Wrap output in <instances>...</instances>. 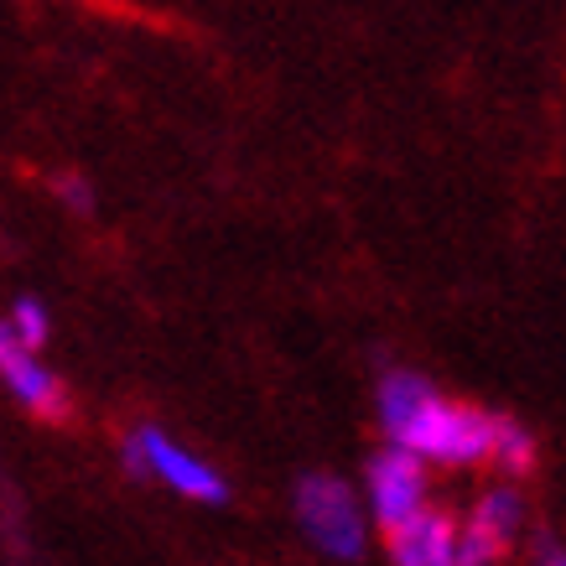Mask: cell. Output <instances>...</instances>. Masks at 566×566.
<instances>
[{
    "mask_svg": "<svg viewBox=\"0 0 566 566\" xmlns=\"http://www.w3.org/2000/svg\"><path fill=\"white\" fill-rule=\"evenodd\" d=\"M390 442L411 447L431 463H483L489 447H494V416L479 411V406H458V400H437L427 395L421 406L411 411V421L395 431Z\"/></svg>",
    "mask_w": 566,
    "mask_h": 566,
    "instance_id": "6da1fadb",
    "label": "cell"
},
{
    "mask_svg": "<svg viewBox=\"0 0 566 566\" xmlns=\"http://www.w3.org/2000/svg\"><path fill=\"white\" fill-rule=\"evenodd\" d=\"M296 515H302V531H307L327 556L354 562L364 551V520H359L354 494H348V483L327 479V473H307V479L296 483Z\"/></svg>",
    "mask_w": 566,
    "mask_h": 566,
    "instance_id": "7a4b0ae2",
    "label": "cell"
},
{
    "mask_svg": "<svg viewBox=\"0 0 566 566\" xmlns=\"http://www.w3.org/2000/svg\"><path fill=\"white\" fill-rule=\"evenodd\" d=\"M125 463H130V473H156V479L172 483L177 494L203 499V504H223V499H229V483H223L213 468L188 458L182 447H172L151 427H140L125 437Z\"/></svg>",
    "mask_w": 566,
    "mask_h": 566,
    "instance_id": "3957f363",
    "label": "cell"
},
{
    "mask_svg": "<svg viewBox=\"0 0 566 566\" xmlns=\"http://www.w3.org/2000/svg\"><path fill=\"white\" fill-rule=\"evenodd\" d=\"M421 452L395 442L390 452H379L369 463V499H375V515L385 531H395L400 520H411L427 499V473H421Z\"/></svg>",
    "mask_w": 566,
    "mask_h": 566,
    "instance_id": "277c9868",
    "label": "cell"
},
{
    "mask_svg": "<svg viewBox=\"0 0 566 566\" xmlns=\"http://www.w3.org/2000/svg\"><path fill=\"white\" fill-rule=\"evenodd\" d=\"M0 379L11 385V395H17L32 416H42V421H69V395H63L57 375H48V369L32 359V348L11 333V323L0 327Z\"/></svg>",
    "mask_w": 566,
    "mask_h": 566,
    "instance_id": "5b68a950",
    "label": "cell"
},
{
    "mask_svg": "<svg viewBox=\"0 0 566 566\" xmlns=\"http://www.w3.org/2000/svg\"><path fill=\"white\" fill-rule=\"evenodd\" d=\"M515 531H520V499L510 489L483 494L473 520H468V531H458V562H494V556L510 551Z\"/></svg>",
    "mask_w": 566,
    "mask_h": 566,
    "instance_id": "8992f818",
    "label": "cell"
},
{
    "mask_svg": "<svg viewBox=\"0 0 566 566\" xmlns=\"http://www.w3.org/2000/svg\"><path fill=\"white\" fill-rule=\"evenodd\" d=\"M395 562L406 566H447L458 562V525L437 510H416L411 520H400L390 531Z\"/></svg>",
    "mask_w": 566,
    "mask_h": 566,
    "instance_id": "52a82bcc",
    "label": "cell"
},
{
    "mask_svg": "<svg viewBox=\"0 0 566 566\" xmlns=\"http://www.w3.org/2000/svg\"><path fill=\"white\" fill-rule=\"evenodd\" d=\"M431 395L427 379H416V375H385V385H379V421H385V431H400L406 421H411V411L421 406Z\"/></svg>",
    "mask_w": 566,
    "mask_h": 566,
    "instance_id": "ba28073f",
    "label": "cell"
},
{
    "mask_svg": "<svg viewBox=\"0 0 566 566\" xmlns=\"http://www.w3.org/2000/svg\"><path fill=\"white\" fill-rule=\"evenodd\" d=\"M489 458H499V468H510V473H531L535 437L520 421H510V416H494V447H489Z\"/></svg>",
    "mask_w": 566,
    "mask_h": 566,
    "instance_id": "9c48e42d",
    "label": "cell"
},
{
    "mask_svg": "<svg viewBox=\"0 0 566 566\" xmlns=\"http://www.w3.org/2000/svg\"><path fill=\"white\" fill-rule=\"evenodd\" d=\"M48 312H42V302H32V296H21L17 312H11V333H17L27 348H42L48 344Z\"/></svg>",
    "mask_w": 566,
    "mask_h": 566,
    "instance_id": "30bf717a",
    "label": "cell"
},
{
    "mask_svg": "<svg viewBox=\"0 0 566 566\" xmlns=\"http://www.w3.org/2000/svg\"><path fill=\"white\" fill-rule=\"evenodd\" d=\"M57 192H63V203H69L73 213H88V208H94V188H88L84 177H57Z\"/></svg>",
    "mask_w": 566,
    "mask_h": 566,
    "instance_id": "8fae6325",
    "label": "cell"
}]
</instances>
